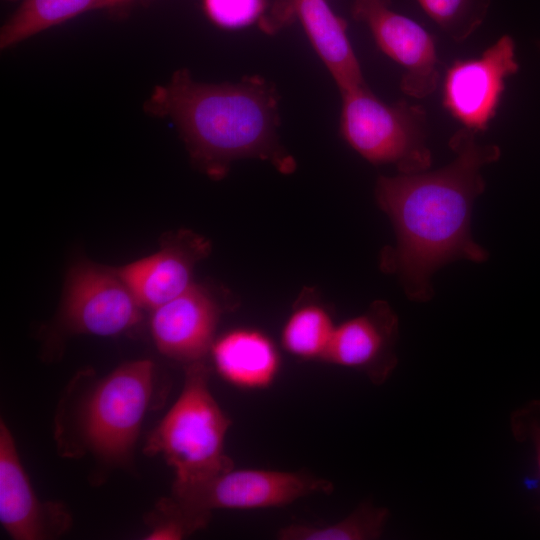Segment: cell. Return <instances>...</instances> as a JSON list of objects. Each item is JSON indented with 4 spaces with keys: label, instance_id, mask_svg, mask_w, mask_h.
I'll list each match as a JSON object with an SVG mask.
<instances>
[{
    "label": "cell",
    "instance_id": "6da1fadb",
    "mask_svg": "<svg viewBox=\"0 0 540 540\" xmlns=\"http://www.w3.org/2000/svg\"><path fill=\"white\" fill-rule=\"evenodd\" d=\"M476 134L463 127L457 130L449 140L455 157L440 169L380 176L376 181L375 199L396 233V245L383 249L380 267L399 277L412 301L432 298L431 277L443 265L488 259V252L472 239L471 215L485 190L481 169L496 162L501 150L478 143Z\"/></svg>",
    "mask_w": 540,
    "mask_h": 540
},
{
    "label": "cell",
    "instance_id": "7a4b0ae2",
    "mask_svg": "<svg viewBox=\"0 0 540 540\" xmlns=\"http://www.w3.org/2000/svg\"><path fill=\"white\" fill-rule=\"evenodd\" d=\"M144 108L174 124L191 160L212 179L247 158L270 162L284 174L296 167L279 138L278 92L262 77L204 83L181 69L154 88Z\"/></svg>",
    "mask_w": 540,
    "mask_h": 540
},
{
    "label": "cell",
    "instance_id": "3957f363",
    "mask_svg": "<svg viewBox=\"0 0 540 540\" xmlns=\"http://www.w3.org/2000/svg\"><path fill=\"white\" fill-rule=\"evenodd\" d=\"M204 360L186 365L182 391L147 438L146 454L161 455L174 468L173 485L205 480L234 468L224 442L231 420L209 388Z\"/></svg>",
    "mask_w": 540,
    "mask_h": 540
},
{
    "label": "cell",
    "instance_id": "277c9868",
    "mask_svg": "<svg viewBox=\"0 0 540 540\" xmlns=\"http://www.w3.org/2000/svg\"><path fill=\"white\" fill-rule=\"evenodd\" d=\"M340 94V134L361 157L373 165H394L402 174L430 168L423 107L406 101L388 104L366 84Z\"/></svg>",
    "mask_w": 540,
    "mask_h": 540
},
{
    "label": "cell",
    "instance_id": "5b68a950",
    "mask_svg": "<svg viewBox=\"0 0 540 540\" xmlns=\"http://www.w3.org/2000/svg\"><path fill=\"white\" fill-rule=\"evenodd\" d=\"M154 378L148 359L127 362L100 379L88 393L79 416L86 447L110 463L126 461L137 441Z\"/></svg>",
    "mask_w": 540,
    "mask_h": 540
},
{
    "label": "cell",
    "instance_id": "8992f818",
    "mask_svg": "<svg viewBox=\"0 0 540 540\" xmlns=\"http://www.w3.org/2000/svg\"><path fill=\"white\" fill-rule=\"evenodd\" d=\"M332 491L330 481L306 472L232 468L205 480L173 485L171 496L194 510L211 513L280 507Z\"/></svg>",
    "mask_w": 540,
    "mask_h": 540
},
{
    "label": "cell",
    "instance_id": "52a82bcc",
    "mask_svg": "<svg viewBox=\"0 0 540 540\" xmlns=\"http://www.w3.org/2000/svg\"><path fill=\"white\" fill-rule=\"evenodd\" d=\"M142 309L117 269L91 262L70 268L60 309L61 322L69 331L116 336L141 321Z\"/></svg>",
    "mask_w": 540,
    "mask_h": 540
},
{
    "label": "cell",
    "instance_id": "ba28073f",
    "mask_svg": "<svg viewBox=\"0 0 540 540\" xmlns=\"http://www.w3.org/2000/svg\"><path fill=\"white\" fill-rule=\"evenodd\" d=\"M515 42L502 35L479 57L457 59L447 68L442 82V105L463 128L475 133L488 129L495 118L506 81L519 64Z\"/></svg>",
    "mask_w": 540,
    "mask_h": 540
},
{
    "label": "cell",
    "instance_id": "9c48e42d",
    "mask_svg": "<svg viewBox=\"0 0 540 540\" xmlns=\"http://www.w3.org/2000/svg\"><path fill=\"white\" fill-rule=\"evenodd\" d=\"M352 14L367 26L379 49L404 69L403 93L422 99L435 92L439 60L434 38L423 26L395 11L390 0H354Z\"/></svg>",
    "mask_w": 540,
    "mask_h": 540
},
{
    "label": "cell",
    "instance_id": "30bf717a",
    "mask_svg": "<svg viewBox=\"0 0 540 540\" xmlns=\"http://www.w3.org/2000/svg\"><path fill=\"white\" fill-rule=\"evenodd\" d=\"M398 335L393 309L386 301H374L364 313L336 325L323 361L361 371L381 385L398 363Z\"/></svg>",
    "mask_w": 540,
    "mask_h": 540
},
{
    "label": "cell",
    "instance_id": "8fae6325",
    "mask_svg": "<svg viewBox=\"0 0 540 540\" xmlns=\"http://www.w3.org/2000/svg\"><path fill=\"white\" fill-rule=\"evenodd\" d=\"M0 521L16 540L48 539L62 534L71 519L59 503L36 496L20 461L14 438L0 425Z\"/></svg>",
    "mask_w": 540,
    "mask_h": 540
},
{
    "label": "cell",
    "instance_id": "7c38bea8",
    "mask_svg": "<svg viewBox=\"0 0 540 540\" xmlns=\"http://www.w3.org/2000/svg\"><path fill=\"white\" fill-rule=\"evenodd\" d=\"M151 311V335L160 353L186 365L204 360L221 314L218 301L207 288L194 282Z\"/></svg>",
    "mask_w": 540,
    "mask_h": 540
},
{
    "label": "cell",
    "instance_id": "4fadbf2b",
    "mask_svg": "<svg viewBox=\"0 0 540 540\" xmlns=\"http://www.w3.org/2000/svg\"><path fill=\"white\" fill-rule=\"evenodd\" d=\"M210 252L204 237L180 231L155 253L117 271L143 309L153 310L185 292L193 282L196 264Z\"/></svg>",
    "mask_w": 540,
    "mask_h": 540
},
{
    "label": "cell",
    "instance_id": "5bb4252c",
    "mask_svg": "<svg viewBox=\"0 0 540 540\" xmlns=\"http://www.w3.org/2000/svg\"><path fill=\"white\" fill-rule=\"evenodd\" d=\"M313 49L340 92L365 85L359 60L347 34V25L326 0H288Z\"/></svg>",
    "mask_w": 540,
    "mask_h": 540
},
{
    "label": "cell",
    "instance_id": "9a60e30c",
    "mask_svg": "<svg viewBox=\"0 0 540 540\" xmlns=\"http://www.w3.org/2000/svg\"><path fill=\"white\" fill-rule=\"evenodd\" d=\"M210 353L218 374L241 389H265L280 370L281 359L273 340L255 328L225 332L214 340Z\"/></svg>",
    "mask_w": 540,
    "mask_h": 540
},
{
    "label": "cell",
    "instance_id": "2e32d148",
    "mask_svg": "<svg viewBox=\"0 0 540 540\" xmlns=\"http://www.w3.org/2000/svg\"><path fill=\"white\" fill-rule=\"evenodd\" d=\"M124 1L126 0H24L2 26L0 47L7 49L80 14Z\"/></svg>",
    "mask_w": 540,
    "mask_h": 540
},
{
    "label": "cell",
    "instance_id": "e0dca14e",
    "mask_svg": "<svg viewBox=\"0 0 540 540\" xmlns=\"http://www.w3.org/2000/svg\"><path fill=\"white\" fill-rule=\"evenodd\" d=\"M336 325L330 312L319 302H298L281 330V344L302 360L324 359Z\"/></svg>",
    "mask_w": 540,
    "mask_h": 540
},
{
    "label": "cell",
    "instance_id": "ac0fdd59",
    "mask_svg": "<svg viewBox=\"0 0 540 540\" xmlns=\"http://www.w3.org/2000/svg\"><path fill=\"white\" fill-rule=\"evenodd\" d=\"M389 512L383 507L363 503L345 518L326 525L291 524L281 528L282 540H373L385 528Z\"/></svg>",
    "mask_w": 540,
    "mask_h": 540
},
{
    "label": "cell",
    "instance_id": "d6986e66",
    "mask_svg": "<svg viewBox=\"0 0 540 540\" xmlns=\"http://www.w3.org/2000/svg\"><path fill=\"white\" fill-rule=\"evenodd\" d=\"M424 13L456 42L469 38L486 19L490 0H416Z\"/></svg>",
    "mask_w": 540,
    "mask_h": 540
},
{
    "label": "cell",
    "instance_id": "ffe728a7",
    "mask_svg": "<svg viewBox=\"0 0 540 540\" xmlns=\"http://www.w3.org/2000/svg\"><path fill=\"white\" fill-rule=\"evenodd\" d=\"M210 517L211 513L187 507L172 496L163 498L150 517L152 527L146 539H182L204 528Z\"/></svg>",
    "mask_w": 540,
    "mask_h": 540
},
{
    "label": "cell",
    "instance_id": "44dd1931",
    "mask_svg": "<svg viewBox=\"0 0 540 540\" xmlns=\"http://www.w3.org/2000/svg\"><path fill=\"white\" fill-rule=\"evenodd\" d=\"M206 16L218 27L241 29L261 22L266 0H203Z\"/></svg>",
    "mask_w": 540,
    "mask_h": 540
},
{
    "label": "cell",
    "instance_id": "7402d4cb",
    "mask_svg": "<svg viewBox=\"0 0 540 540\" xmlns=\"http://www.w3.org/2000/svg\"><path fill=\"white\" fill-rule=\"evenodd\" d=\"M510 427L517 441L529 443L533 448L540 474V400H533L514 411Z\"/></svg>",
    "mask_w": 540,
    "mask_h": 540
},
{
    "label": "cell",
    "instance_id": "603a6c76",
    "mask_svg": "<svg viewBox=\"0 0 540 540\" xmlns=\"http://www.w3.org/2000/svg\"><path fill=\"white\" fill-rule=\"evenodd\" d=\"M537 45H538V47H539V49H540V42H538Z\"/></svg>",
    "mask_w": 540,
    "mask_h": 540
}]
</instances>
